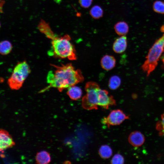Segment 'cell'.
<instances>
[{
    "label": "cell",
    "instance_id": "1",
    "mask_svg": "<svg viewBox=\"0 0 164 164\" xmlns=\"http://www.w3.org/2000/svg\"><path fill=\"white\" fill-rule=\"evenodd\" d=\"M51 65L54 68V70L48 73L46 80L49 85L40 92L51 87L56 88L61 92L84 80L80 70H75L71 63L62 64L60 66L53 64Z\"/></svg>",
    "mask_w": 164,
    "mask_h": 164
},
{
    "label": "cell",
    "instance_id": "2",
    "mask_svg": "<svg viewBox=\"0 0 164 164\" xmlns=\"http://www.w3.org/2000/svg\"><path fill=\"white\" fill-rule=\"evenodd\" d=\"M52 40V49L48 53L50 56L60 58H67L70 60L77 59L76 51L70 42L69 35L55 36Z\"/></svg>",
    "mask_w": 164,
    "mask_h": 164
},
{
    "label": "cell",
    "instance_id": "3",
    "mask_svg": "<svg viewBox=\"0 0 164 164\" xmlns=\"http://www.w3.org/2000/svg\"><path fill=\"white\" fill-rule=\"evenodd\" d=\"M164 50V34L157 40L150 49L146 60L142 66L148 76L156 67L159 58Z\"/></svg>",
    "mask_w": 164,
    "mask_h": 164
},
{
    "label": "cell",
    "instance_id": "4",
    "mask_svg": "<svg viewBox=\"0 0 164 164\" xmlns=\"http://www.w3.org/2000/svg\"><path fill=\"white\" fill-rule=\"evenodd\" d=\"M30 72V67L26 61L18 62L8 80L10 88L13 90L20 88Z\"/></svg>",
    "mask_w": 164,
    "mask_h": 164
},
{
    "label": "cell",
    "instance_id": "5",
    "mask_svg": "<svg viewBox=\"0 0 164 164\" xmlns=\"http://www.w3.org/2000/svg\"><path fill=\"white\" fill-rule=\"evenodd\" d=\"M99 88V86L95 82L89 81L86 83L85 89L86 94L82 100V105L84 108L87 110L97 109L98 90Z\"/></svg>",
    "mask_w": 164,
    "mask_h": 164
},
{
    "label": "cell",
    "instance_id": "6",
    "mask_svg": "<svg viewBox=\"0 0 164 164\" xmlns=\"http://www.w3.org/2000/svg\"><path fill=\"white\" fill-rule=\"evenodd\" d=\"M129 118L122 111L117 109L111 111L107 117L102 119L101 122L109 127L110 125H119Z\"/></svg>",
    "mask_w": 164,
    "mask_h": 164
},
{
    "label": "cell",
    "instance_id": "7",
    "mask_svg": "<svg viewBox=\"0 0 164 164\" xmlns=\"http://www.w3.org/2000/svg\"><path fill=\"white\" fill-rule=\"evenodd\" d=\"M98 106L104 109H108L111 106L116 105V101L112 96L108 95V92L99 88L98 90Z\"/></svg>",
    "mask_w": 164,
    "mask_h": 164
},
{
    "label": "cell",
    "instance_id": "8",
    "mask_svg": "<svg viewBox=\"0 0 164 164\" xmlns=\"http://www.w3.org/2000/svg\"><path fill=\"white\" fill-rule=\"evenodd\" d=\"M15 144L8 132L4 130H0V152L12 147Z\"/></svg>",
    "mask_w": 164,
    "mask_h": 164
},
{
    "label": "cell",
    "instance_id": "9",
    "mask_svg": "<svg viewBox=\"0 0 164 164\" xmlns=\"http://www.w3.org/2000/svg\"><path fill=\"white\" fill-rule=\"evenodd\" d=\"M128 140L130 143L135 147H139L144 143L145 138L140 132L136 131L131 133L129 136Z\"/></svg>",
    "mask_w": 164,
    "mask_h": 164
},
{
    "label": "cell",
    "instance_id": "10",
    "mask_svg": "<svg viewBox=\"0 0 164 164\" xmlns=\"http://www.w3.org/2000/svg\"><path fill=\"white\" fill-rule=\"evenodd\" d=\"M127 47V37L125 36H122L115 40L113 44V49L115 52L121 53L125 50Z\"/></svg>",
    "mask_w": 164,
    "mask_h": 164
},
{
    "label": "cell",
    "instance_id": "11",
    "mask_svg": "<svg viewBox=\"0 0 164 164\" xmlns=\"http://www.w3.org/2000/svg\"><path fill=\"white\" fill-rule=\"evenodd\" d=\"M116 62V60L114 56L109 55H105L101 58V64L103 69L109 70L115 67Z\"/></svg>",
    "mask_w": 164,
    "mask_h": 164
},
{
    "label": "cell",
    "instance_id": "12",
    "mask_svg": "<svg viewBox=\"0 0 164 164\" xmlns=\"http://www.w3.org/2000/svg\"><path fill=\"white\" fill-rule=\"evenodd\" d=\"M40 31L48 38L52 39L55 35L51 30L49 25L44 21L42 20L38 25Z\"/></svg>",
    "mask_w": 164,
    "mask_h": 164
},
{
    "label": "cell",
    "instance_id": "13",
    "mask_svg": "<svg viewBox=\"0 0 164 164\" xmlns=\"http://www.w3.org/2000/svg\"><path fill=\"white\" fill-rule=\"evenodd\" d=\"M36 163L39 164H46L51 161V158L50 153L43 150L38 152L35 158Z\"/></svg>",
    "mask_w": 164,
    "mask_h": 164
},
{
    "label": "cell",
    "instance_id": "14",
    "mask_svg": "<svg viewBox=\"0 0 164 164\" xmlns=\"http://www.w3.org/2000/svg\"><path fill=\"white\" fill-rule=\"evenodd\" d=\"M68 89L67 94L70 99L77 100L81 98L82 91L80 87L74 85Z\"/></svg>",
    "mask_w": 164,
    "mask_h": 164
},
{
    "label": "cell",
    "instance_id": "15",
    "mask_svg": "<svg viewBox=\"0 0 164 164\" xmlns=\"http://www.w3.org/2000/svg\"><path fill=\"white\" fill-rule=\"evenodd\" d=\"M116 32L118 35L124 36L128 32L129 27L127 24L124 21L119 22L114 26Z\"/></svg>",
    "mask_w": 164,
    "mask_h": 164
},
{
    "label": "cell",
    "instance_id": "16",
    "mask_svg": "<svg viewBox=\"0 0 164 164\" xmlns=\"http://www.w3.org/2000/svg\"><path fill=\"white\" fill-rule=\"evenodd\" d=\"M99 154L103 159H107L112 155V151L111 148L108 145L101 146L99 150Z\"/></svg>",
    "mask_w": 164,
    "mask_h": 164
},
{
    "label": "cell",
    "instance_id": "17",
    "mask_svg": "<svg viewBox=\"0 0 164 164\" xmlns=\"http://www.w3.org/2000/svg\"><path fill=\"white\" fill-rule=\"evenodd\" d=\"M12 48V44L8 40L0 42V53L2 55L8 54L11 52Z\"/></svg>",
    "mask_w": 164,
    "mask_h": 164
},
{
    "label": "cell",
    "instance_id": "18",
    "mask_svg": "<svg viewBox=\"0 0 164 164\" xmlns=\"http://www.w3.org/2000/svg\"><path fill=\"white\" fill-rule=\"evenodd\" d=\"M121 80L120 78L117 76H113L110 79L108 86L109 88L111 90H115L120 86Z\"/></svg>",
    "mask_w": 164,
    "mask_h": 164
},
{
    "label": "cell",
    "instance_id": "19",
    "mask_svg": "<svg viewBox=\"0 0 164 164\" xmlns=\"http://www.w3.org/2000/svg\"><path fill=\"white\" fill-rule=\"evenodd\" d=\"M91 16L95 19L101 18L103 15V10L101 7L96 5L92 7L90 11Z\"/></svg>",
    "mask_w": 164,
    "mask_h": 164
},
{
    "label": "cell",
    "instance_id": "20",
    "mask_svg": "<svg viewBox=\"0 0 164 164\" xmlns=\"http://www.w3.org/2000/svg\"><path fill=\"white\" fill-rule=\"evenodd\" d=\"M153 8L155 12L164 14V2L160 1H155L153 4Z\"/></svg>",
    "mask_w": 164,
    "mask_h": 164
},
{
    "label": "cell",
    "instance_id": "21",
    "mask_svg": "<svg viewBox=\"0 0 164 164\" xmlns=\"http://www.w3.org/2000/svg\"><path fill=\"white\" fill-rule=\"evenodd\" d=\"M124 157L119 154H115L111 161V163L113 164H122L124 163Z\"/></svg>",
    "mask_w": 164,
    "mask_h": 164
},
{
    "label": "cell",
    "instance_id": "22",
    "mask_svg": "<svg viewBox=\"0 0 164 164\" xmlns=\"http://www.w3.org/2000/svg\"><path fill=\"white\" fill-rule=\"evenodd\" d=\"M93 0H79V3L81 6L86 8L89 7L91 5Z\"/></svg>",
    "mask_w": 164,
    "mask_h": 164
},
{
    "label": "cell",
    "instance_id": "23",
    "mask_svg": "<svg viewBox=\"0 0 164 164\" xmlns=\"http://www.w3.org/2000/svg\"><path fill=\"white\" fill-rule=\"evenodd\" d=\"M159 129L162 130V132L164 134V113L161 116V121L159 123Z\"/></svg>",
    "mask_w": 164,
    "mask_h": 164
},
{
    "label": "cell",
    "instance_id": "24",
    "mask_svg": "<svg viewBox=\"0 0 164 164\" xmlns=\"http://www.w3.org/2000/svg\"><path fill=\"white\" fill-rule=\"evenodd\" d=\"M5 3V1L2 0H0V13L3 12L2 7Z\"/></svg>",
    "mask_w": 164,
    "mask_h": 164
},
{
    "label": "cell",
    "instance_id": "25",
    "mask_svg": "<svg viewBox=\"0 0 164 164\" xmlns=\"http://www.w3.org/2000/svg\"><path fill=\"white\" fill-rule=\"evenodd\" d=\"M161 30L162 32H164V25L162 26L161 28Z\"/></svg>",
    "mask_w": 164,
    "mask_h": 164
},
{
    "label": "cell",
    "instance_id": "26",
    "mask_svg": "<svg viewBox=\"0 0 164 164\" xmlns=\"http://www.w3.org/2000/svg\"><path fill=\"white\" fill-rule=\"evenodd\" d=\"M56 2H60L61 0H54Z\"/></svg>",
    "mask_w": 164,
    "mask_h": 164
},
{
    "label": "cell",
    "instance_id": "27",
    "mask_svg": "<svg viewBox=\"0 0 164 164\" xmlns=\"http://www.w3.org/2000/svg\"><path fill=\"white\" fill-rule=\"evenodd\" d=\"M162 60L163 62V63L164 64V57H163Z\"/></svg>",
    "mask_w": 164,
    "mask_h": 164
},
{
    "label": "cell",
    "instance_id": "28",
    "mask_svg": "<svg viewBox=\"0 0 164 164\" xmlns=\"http://www.w3.org/2000/svg\"></svg>",
    "mask_w": 164,
    "mask_h": 164
}]
</instances>
